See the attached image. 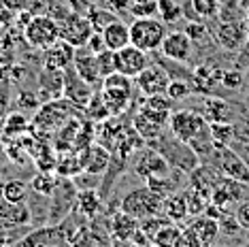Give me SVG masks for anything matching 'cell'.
I'll use <instances>...</instances> for the list:
<instances>
[{
    "label": "cell",
    "mask_w": 249,
    "mask_h": 247,
    "mask_svg": "<svg viewBox=\"0 0 249 247\" xmlns=\"http://www.w3.org/2000/svg\"><path fill=\"white\" fill-rule=\"evenodd\" d=\"M192 94V86L188 81H181V79H171L166 88V96L173 100V103H177V100H183L188 98Z\"/></svg>",
    "instance_id": "60d3db41"
},
{
    "label": "cell",
    "mask_w": 249,
    "mask_h": 247,
    "mask_svg": "<svg viewBox=\"0 0 249 247\" xmlns=\"http://www.w3.org/2000/svg\"><path fill=\"white\" fill-rule=\"evenodd\" d=\"M83 154H86V168H83V173H88V175H103L107 173V168H109V162H111V151L105 147V145H96L92 143L89 147L83 149Z\"/></svg>",
    "instance_id": "7402d4cb"
},
{
    "label": "cell",
    "mask_w": 249,
    "mask_h": 247,
    "mask_svg": "<svg viewBox=\"0 0 249 247\" xmlns=\"http://www.w3.org/2000/svg\"><path fill=\"white\" fill-rule=\"evenodd\" d=\"M166 24L158 18H143V19H134L130 24V43L134 47L143 49V52H158L160 45L166 36Z\"/></svg>",
    "instance_id": "277c9868"
},
{
    "label": "cell",
    "mask_w": 249,
    "mask_h": 247,
    "mask_svg": "<svg viewBox=\"0 0 249 247\" xmlns=\"http://www.w3.org/2000/svg\"><path fill=\"white\" fill-rule=\"evenodd\" d=\"M215 154H217L219 175L249 185V164L243 160L241 154H236L230 145H222V143H215Z\"/></svg>",
    "instance_id": "9c48e42d"
},
{
    "label": "cell",
    "mask_w": 249,
    "mask_h": 247,
    "mask_svg": "<svg viewBox=\"0 0 249 247\" xmlns=\"http://www.w3.org/2000/svg\"><path fill=\"white\" fill-rule=\"evenodd\" d=\"M128 13L132 15L134 19L158 18V0H132Z\"/></svg>",
    "instance_id": "8d00e7d4"
},
{
    "label": "cell",
    "mask_w": 249,
    "mask_h": 247,
    "mask_svg": "<svg viewBox=\"0 0 249 247\" xmlns=\"http://www.w3.org/2000/svg\"><path fill=\"white\" fill-rule=\"evenodd\" d=\"M58 175L55 173H36L35 177H32V181H30V190L35 194L38 196H43V198H49V196L53 194V190H55V185H58Z\"/></svg>",
    "instance_id": "d6a6232c"
},
{
    "label": "cell",
    "mask_w": 249,
    "mask_h": 247,
    "mask_svg": "<svg viewBox=\"0 0 249 247\" xmlns=\"http://www.w3.org/2000/svg\"><path fill=\"white\" fill-rule=\"evenodd\" d=\"M28 192H30V185L21 179H9L7 183L0 185V196L11 203H26Z\"/></svg>",
    "instance_id": "1f68e13d"
},
{
    "label": "cell",
    "mask_w": 249,
    "mask_h": 247,
    "mask_svg": "<svg viewBox=\"0 0 249 247\" xmlns=\"http://www.w3.org/2000/svg\"><path fill=\"white\" fill-rule=\"evenodd\" d=\"M96 64H98V72L100 77H109L113 72H117V64H115V52L111 49H105V52L96 53Z\"/></svg>",
    "instance_id": "ab89813d"
},
{
    "label": "cell",
    "mask_w": 249,
    "mask_h": 247,
    "mask_svg": "<svg viewBox=\"0 0 249 247\" xmlns=\"http://www.w3.org/2000/svg\"><path fill=\"white\" fill-rule=\"evenodd\" d=\"M11 11H26L32 4V0H2Z\"/></svg>",
    "instance_id": "db71d44e"
},
{
    "label": "cell",
    "mask_w": 249,
    "mask_h": 247,
    "mask_svg": "<svg viewBox=\"0 0 249 247\" xmlns=\"http://www.w3.org/2000/svg\"><path fill=\"white\" fill-rule=\"evenodd\" d=\"M58 26H60V38L66 41L69 45H72L75 49L86 47L89 36L94 35V28L89 24L88 15L72 13V11L66 15V18H62L58 21Z\"/></svg>",
    "instance_id": "8fae6325"
},
{
    "label": "cell",
    "mask_w": 249,
    "mask_h": 247,
    "mask_svg": "<svg viewBox=\"0 0 249 247\" xmlns=\"http://www.w3.org/2000/svg\"><path fill=\"white\" fill-rule=\"evenodd\" d=\"M147 145L154 147L173 168H179V171L188 173V175L200 164V158H198L196 151L192 149L188 143H183V141H179L177 137H173V134L168 137L166 132H162L160 137L154 139V141H149Z\"/></svg>",
    "instance_id": "6da1fadb"
},
{
    "label": "cell",
    "mask_w": 249,
    "mask_h": 247,
    "mask_svg": "<svg viewBox=\"0 0 249 247\" xmlns=\"http://www.w3.org/2000/svg\"><path fill=\"white\" fill-rule=\"evenodd\" d=\"M190 4L200 19H213L219 15V0H190Z\"/></svg>",
    "instance_id": "74e56055"
},
{
    "label": "cell",
    "mask_w": 249,
    "mask_h": 247,
    "mask_svg": "<svg viewBox=\"0 0 249 247\" xmlns=\"http://www.w3.org/2000/svg\"><path fill=\"white\" fill-rule=\"evenodd\" d=\"M132 160H134L132 171L137 173L141 179H145V181L162 179L173 171V166L168 164V162L164 160L154 147H149V145H147V147H141L137 154L132 156Z\"/></svg>",
    "instance_id": "52a82bcc"
},
{
    "label": "cell",
    "mask_w": 249,
    "mask_h": 247,
    "mask_svg": "<svg viewBox=\"0 0 249 247\" xmlns=\"http://www.w3.org/2000/svg\"><path fill=\"white\" fill-rule=\"evenodd\" d=\"M247 247H249V234H247Z\"/></svg>",
    "instance_id": "680465c9"
},
{
    "label": "cell",
    "mask_w": 249,
    "mask_h": 247,
    "mask_svg": "<svg viewBox=\"0 0 249 247\" xmlns=\"http://www.w3.org/2000/svg\"><path fill=\"white\" fill-rule=\"evenodd\" d=\"M88 19H89V24H92L94 32H103L113 19H117V15L113 13L111 9H105V7H89Z\"/></svg>",
    "instance_id": "e575fe53"
},
{
    "label": "cell",
    "mask_w": 249,
    "mask_h": 247,
    "mask_svg": "<svg viewBox=\"0 0 249 247\" xmlns=\"http://www.w3.org/2000/svg\"><path fill=\"white\" fill-rule=\"evenodd\" d=\"M207 126V120L202 117V113L192 109H181L177 113H173L168 117V128H171V134L177 137L179 141L183 143H192L194 139L200 134V130Z\"/></svg>",
    "instance_id": "ba28073f"
},
{
    "label": "cell",
    "mask_w": 249,
    "mask_h": 247,
    "mask_svg": "<svg viewBox=\"0 0 249 247\" xmlns=\"http://www.w3.org/2000/svg\"><path fill=\"white\" fill-rule=\"evenodd\" d=\"M115 64H117V72L128 75L134 79V77H139L151 62L147 58V52L134 47V45L130 43L124 49H120V52H115Z\"/></svg>",
    "instance_id": "5bb4252c"
},
{
    "label": "cell",
    "mask_w": 249,
    "mask_h": 247,
    "mask_svg": "<svg viewBox=\"0 0 249 247\" xmlns=\"http://www.w3.org/2000/svg\"><path fill=\"white\" fill-rule=\"evenodd\" d=\"M202 117L207 120V124H211V122H230V117H232L230 105L226 103V100H222V98H207Z\"/></svg>",
    "instance_id": "f546056e"
},
{
    "label": "cell",
    "mask_w": 249,
    "mask_h": 247,
    "mask_svg": "<svg viewBox=\"0 0 249 247\" xmlns=\"http://www.w3.org/2000/svg\"><path fill=\"white\" fill-rule=\"evenodd\" d=\"M234 217H236V222H239V226H241L243 230H247V232H249V198L241 200V203L236 205V209H234Z\"/></svg>",
    "instance_id": "c3c4849f"
},
{
    "label": "cell",
    "mask_w": 249,
    "mask_h": 247,
    "mask_svg": "<svg viewBox=\"0 0 249 247\" xmlns=\"http://www.w3.org/2000/svg\"><path fill=\"white\" fill-rule=\"evenodd\" d=\"M243 83H245V77H243L241 71H224L222 86L226 89H230V92H239V89L243 88Z\"/></svg>",
    "instance_id": "7bdbcfd3"
},
{
    "label": "cell",
    "mask_w": 249,
    "mask_h": 247,
    "mask_svg": "<svg viewBox=\"0 0 249 247\" xmlns=\"http://www.w3.org/2000/svg\"><path fill=\"white\" fill-rule=\"evenodd\" d=\"M7 247H69V239L62 234L58 224H55V226L49 224V226L32 230L26 237L9 243Z\"/></svg>",
    "instance_id": "7c38bea8"
},
{
    "label": "cell",
    "mask_w": 249,
    "mask_h": 247,
    "mask_svg": "<svg viewBox=\"0 0 249 247\" xmlns=\"http://www.w3.org/2000/svg\"><path fill=\"white\" fill-rule=\"evenodd\" d=\"M83 113H86V117L89 122H96V124H100V122L113 117L109 106H107V103H105V98H103V92H94L92 94V98H89L88 105L83 106Z\"/></svg>",
    "instance_id": "4dcf8cb0"
},
{
    "label": "cell",
    "mask_w": 249,
    "mask_h": 247,
    "mask_svg": "<svg viewBox=\"0 0 249 247\" xmlns=\"http://www.w3.org/2000/svg\"><path fill=\"white\" fill-rule=\"evenodd\" d=\"M162 213L171 222H175V224L183 222L185 217L190 215V213H188V196H185V190H179V192L166 196V198H164V205H162Z\"/></svg>",
    "instance_id": "4316f807"
},
{
    "label": "cell",
    "mask_w": 249,
    "mask_h": 247,
    "mask_svg": "<svg viewBox=\"0 0 249 247\" xmlns=\"http://www.w3.org/2000/svg\"><path fill=\"white\" fill-rule=\"evenodd\" d=\"M77 194H79V190L72 179H69V177L58 179V185H55L53 194L49 196V198H52V205H49V224H52V226L60 224L69 213L75 211Z\"/></svg>",
    "instance_id": "5b68a950"
},
{
    "label": "cell",
    "mask_w": 249,
    "mask_h": 247,
    "mask_svg": "<svg viewBox=\"0 0 249 247\" xmlns=\"http://www.w3.org/2000/svg\"><path fill=\"white\" fill-rule=\"evenodd\" d=\"M130 2L132 0H109V9L120 18V13H128L130 11Z\"/></svg>",
    "instance_id": "816d5d0a"
},
{
    "label": "cell",
    "mask_w": 249,
    "mask_h": 247,
    "mask_svg": "<svg viewBox=\"0 0 249 247\" xmlns=\"http://www.w3.org/2000/svg\"><path fill=\"white\" fill-rule=\"evenodd\" d=\"M188 228L205 247H211L219 237V222L213 220V217H207L205 213H202V215H196L194 222H192Z\"/></svg>",
    "instance_id": "cb8c5ba5"
},
{
    "label": "cell",
    "mask_w": 249,
    "mask_h": 247,
    "mask_svg": "<svg viewBox=\"0 0 249 247\" xmlns=\"http://www.w3.org/2000/svg\"><path fill=\"white\" fill-rule=\"evenodd\" d=\"M132 247H151V245H132Z\"/></svg>",
    "instance_id": "9f6ffc18"
},
{
    "label": "cell",
    "mask_w": 249,
    "mask_h": 247,
    "mask_svg": "<svg viewBox=\"0 0 249 247\" xmlns=\"http://www.w3.org/2000/svg\"><path fill=\"white\" fill-rule=\"evenodd\" d=\"M177 247H205V245H202L200 241H198L194 234L190 232V228L185 226L183 230H181V241H179V245H177Z\"/></svg>",
    "instance_id": "f907efd6"
},
{
    "label": "cell",
    "mask_w": 249,
    "mask_h": 247,
    "mask_svg": "<svg viewBox=\"0 0 249 247\" xmlns=\"http://www.w3.org/2000/svg\"><path fill=\"white\" fill-rule=\"evenodd\" d=\"M147 106L158 111H171L173 109V100L166 96V94H156V96H147Z\"/></svg>",
    "instance_id": "bcb514c9"
},
{
    "label": "cell",
    "mask_w": 249,
    "mask_h": 247,
    "mask_svg": "<svg viewBox=\"0 0 249 247\" xmlns=\"http://www.w3.org/2000/svg\"><path fill=\"white\" fill-rule=\"evenodd\" d=\"M162 205H164V198L145 183L141 188H134L124 194L120 203V211L137 217V220H145V217L162 213Z\"/></svg>",
    "instance_id": "7a4b0ae2"
},
{
    "label": "cell",
    "mask_w": 249,
    "mask_h": 247,
    "mask_svg": "<svg viewBox=\"0 0 249 247\" xmlns=\"http://www.w3.org/2000/svg\"><path fill=\"white\" fill-rule=\"evenodd\" d=\"M103 98L109 106L111 115H122L132 103V89H117V88H100Z\"/></svg>",
    "instance_id": "83f0119b"
},
{
    "label": "cell",
    "mask_w": 249,
    "mask_h": 247,
    "mask_svg": "<svg viewBox=\"0 0 249 247\" xmlns=\"http://www.w3.org/2000/svg\"><path fill=\"white\" fill-rule=\"evenodd\" d=\"M158 15L162 18V21L164 24H173V21H177L181 15V7L175 0H158Z\"/></svg>",
    "instance_id": "f35d334b"
},
{
    "label": "cell",
    "mask_w": 249,
    "mask_h": 247,
    "mask_svg": "<svg viewBox=\"0 0 249 247\" xmlns=\"http://www.w3.org/2000/svg\"><path fill=\"white\" fill-rule=\"evenodd\" d=\"M168 83H171V75H168L166 69H162L160 64H149L139 77H134V86L139 88V92L143 94V96L166 94Z\"/></svg>",
    "instance_id": "4fadbf2b"
},
{
    "label": "cell",
    "mask_w": 249,
    "mask_h": 247,
    "mask_svg": "<svg viewBox=\"0 0 249 247\" xmlns=\"http://www.w3.org/2000/svg\"><path fill=\"white\" fill-rule=\"evenodd\" d=\"M222 230L226 234H239V230H243V228L239 226L236 217L230 215V211H226L222 215V220H219V232H222Z\"/></svg>",
    "instance_id": "7dc6e473"
},
{
    "label": "cell",
    "mask_w": 249,
    "mask_h": 247,
    "mask_svg": "<svg viewBox=\"0 0 249 247\" xmlns=\"http://www.w3.org/2000/svg\"><path fill=\"white\" fill-rule=\"evenodd\" d=\"M0 222L7 226H28L32 222L30 207L26 203H11L0 196Z\"/></svg>",
    "instance_id": "44dd1931"
},
{
    "label": "cell",
    "mask_w": 249,
    "mask_h": 247,
    "mask_svg": "<svg viewBox=\"0 0 249 247\" xmlns=\"http://www.w3.org/2000/svg\"><path fill=\"white\" fill-rule=\"evenodd\" d=\"M181 230L183 228H181L179 224L168 222L166 226H162L156 232V237L151 239V243L158 245V247H177L179 241H181Z\"/></svg>",
    "instance_id": "836d02e7"
},
{
    "label": "cell",
    "mask_w": 249,
    "mask_h": 247,
    "mask_svg": "<svg viewBox=\"0 0 249 247\" xmlns=\"http://www.w3.org/2000/svg\"><path fill=\"white\" fill-rule=\"evenodd\" d=\"M86 47H88L92 53L105 52V49H107V43H105V38H103V32H94V35L89 36V41H88Z\"/></svg>",
    "instance_id": "681fc988"
},
{
    "label": "cell",
    "mask_w": 249,
    "mask_h": 247,
    "mask_svg": "<svg viewBox=\"0 0 249 247\" xmlns=\"http://www.w3.org/2000/svg\"><path fill=\"white\" fill-rule=\"evenodd\" d=\"M77 49L69 45L66 41H55L53 45H49L47 49H43V69L49 71H66L69 66H72Z\"/></svg>",
    "instance_id": "ac0fdd59"
},
{
    "label": "cell",
    "mask_w": 249,
    "mask_h": 247,
    "mask_svg": "<svg viewBox=\"0 0 249 247\" xmlns=\"http://www.w3.org/2000/svg\"><path fill=\"white\" fill-rule=\"evenodd\" d=\"M28 130V120L24 115H19V113H13L7 120V126H4V132L7 134H19V132H24Z\"/></svg>",
    "instance_id": "f6af8a7d"
},
{
    "label": "cell",
    "mask_w": 249,
    "mask_h": 247,
    "mask_svg": "<svg viewBox=\"0 0 249 247\" xmlns=\"http://www.w3.org/2000/svg\"><path fill=\"white\" fill-rule=\"evenodd\" d=\"M247 32H249V21H247Z\"/></svg>",
    "instance_id": "91938a15"
},
{
    "label": "cell",
    "mask_w": 249,
    "mask_h": 247,
    "mask_svg": "<svg viewBox=\"0 0 249 247\" xmlns=\"http://www.w3.org/2000/svg\"><path fill=\"white\" fill-rule=\"evenodd\" d=\"M217 43L222 45L224 49L228 52H239V49L245 47L247 38H249V32H247V24L245 21H239V19H226L217 26Z\"/></svg>",
    "instance_id": "9a60e30c"
},
{
    "label": "cell",
    "mask_w": 249,
    "mask_h": 247,
    "mask_svg": "<svg viewBox=\"0 0 249 247\" xmlns=\"http://www.w3.org/2000/svg\"><path fill=\"white\" fill-rule=\"evenodd\" d=\"M134 79L128 75H122V72H113V75L105 77L103 79V88H117V89H132Z\"/></svg>",
    "instance_id": "b9f144b4"
},
{
    "label": "cell",
    "mask_w": 249,
    "mask_h": 247,
    "mask_svg": "<svg viewBox=\"0 0 249 247\" xmlns=\"http://www.w3.org/2000/svg\"><path fill=\"white\" fill-rule=\"evenodd\" d=\"M38 86H41V92L47 94L49 100L60 98L64 94V71L43 69V72L38 75Z\"/></svg>",
    "instance_id": "f1b7e54d"
},
{
    "label": "cell",
    "mask_w": 249,
    "mask_h": 247,
    "mask_svg": "<svg viewBox=\"0 0 249 247\" xmlns=\"http://www.w3.org/2000/svg\"><path fill=\"white\" fill-rule=\"evenodd\" d=\"M19 105H21V106H26V105H28L30 109H38V98H36L32 92H21Z\"/></svg>",
    "instance_id": "f5cc1de1"
},
{
    "label": "cell",
    "mask_w": 249,
    "mask_h": 247,
    "mask_svg": "<svg viewBox=\"0 0 249 247\" xmlns=\"http://www.w3.org/2000/svg\"><path fill=\"white\" fill-rule=\"evenodd\" d=\"M94 92L96 89L89 86L86 79H81L72 66H69V69L64 71V98L75 103L79 109H83V106L88 105V100L92 98Z\"/></svg>",
    "instance_id": "2e32d148"
},
{
    "label": "cell",
    "mask_w": 249,
    "mask_h": 247,
    "mask_svg": "<svg viewBox=\"0 0 249 247\" xmlns=\"http://www.w3.org/2000/svg\"><path fill=\"white\" fill-rule=\"evenodd\" d=\"M247 21H249V9H247Z\"/></svg>",
    "instance_id": "6f0895ef"
},
{
    "label": "cell",
    "mask_w": 249,
    "mask_h": 247,
    "mask_svg": "<svg viewBox=\"0 0 249 247\" xmlns=\"http://www.w3.org/2000/svg\"><path fill=\"white\" fill-rule=\"evenodd\" d=\"M209 130L215 143L230 145L232 147V139H234V126L230 122H211L209 124Z\"/></svg>",
    "instance_id": "d590c367"
},
{
    "label": "cell",
    "mask_w": 249,
    "mask_h": 247,
    "mask_svg": "<svg viewBox=\"0 0 249 247\" xmlns=\"http://www.w3.org/2000/svg\"><path fill=\"white\" fill-rule=\"evenodd\" d=\"M103 38L107 43V49L111 52H120L126 45H130V26L122 18L113 19L109 26L103 30Z\"/></svg>",
    "instance_id": "d4e9b609"
},
{
    "label": "cell",
    "mask_w": 249,
    "mask_h": 247,
    "mask_svg": "<svg viewBox=\"0 0 249 247\" xmlns=\"http://www.w3.org/2000/svg\"><path fill=\"white\" fill-rule=\"evenodd\" d=\"M13 13H15V11H11V9L7 7V4H4L2 0H0V26L7 24V21H9L11 18H13Z\"/></svg>",
    "instance_id": "11a10c76"
},
{
    "label": "cell",
    "mask_w": 249,
    "mask_h": 247,
    "mask_svg": "<svg viewBox=\"0 0 249 247\" xmlns=\"http://www.w3.org/2000/svg\"><path fill=\"white\" fill-rule=\"evenodd\" d=\"M168 117H171L168 111H158V109H151V106L143 105L137 113H134L132 126H134V130L145 139V143H149L164 132V128H166V124H168Z\"/></svg>",
    "instance_id": "30bf717a"
},
{
    "label": "cell",
    "mask_w": 249,
    "mask_h": 247,
    "mask_svg": "<svg viewBox=\"0 0 249 247\" xmlns=\"http://www.w3.org/2000/svg\"><path fill=\"white\" fill-rule=\"evenodd\" d=\"M103 196L96 188H86V190H79L77 194V205H75V211L81 213L86 220H94L103 213Z\"/></svg>",
    "instance_id": "603a6c76"
},
{
    "label": "cell",
    "mask_w": 249,
    "mask_h": 247,
    "mask_svg": "<svg viewBox=\"0 0 249 247\" xmlns=\"http://www.w3.org/2000/svg\"><path fill=\"white\" fill-rule=\"evenodd\" d=\"M72 69H75L77 75L81 77V79H86L94 89L103 83V77H100V72H98V64H96V53H92L88 47H79L75 52Z\"/></svg>",
    "instance_id": "d6986e66"
},
{
    "label": "cell",
    "mask_w": 249,
    "mask_h": 247,
    "mask_svg": "<svg viewBox=\"0 0 249 247\" xmlns=\"http://www.w3.org/2000/svg\"><path fill=\"white\" fill-rule=\"evenodd\" d=\"M160 52L166 60L173 62H188L192 55V41L183 30H173L164 36Z\"/></svg>",
    "instance_id": "e0dca14e"
},
{
    "label": "cell",
    "mask_w": 249,
    "mask_h": 247,
    "mask_svg": "<svg viewBox=\"0 0 249 247\" xmlns=\"http://www.w3.org/2000/svg\"><path fill=\"white\" fill-rule=\"evenodd\" d=\"M139 232V220L124 211H117L109 220V234L120 243H130Z\"/></svg>",
    "instance_id": "ffe728a7"
},
{
    "label": "cell",
    "mask_w": 249,
    "mask_h": 247,
    "mask_svg": "<svg viewBox=\"0 0 249 247\" xmlns=\"http://www.w3.org/2000/svg\"><path fill=\"white\" fill-rule=\"evenodd\" d=\"M183 32L190 36V41L192 43H200L202 38L207 36V24L205 21H200V19H196V21H188L185 24V28H183Z\"/></svg>",
    "instance_id": "ee69618b"
},
{
    "label": "cell",
    "mask_w": 249,
    "mask_h": 247,
    "mask_svg": "<svg viewBox=\"0 0 249 247\" xmlns=\"http://www.w3.org/2000/svg\"><path fill=\"white\" fill-rule=\"evenodd\" d=\"M222 69H213V66H198V69L192 72V89L200 94H213L215 83H222Z\"/></svg>",
    "instance_id": "484cf974"
},
{
    "label": "cell",
    "mask_w": 249,
    "mask_h": 247,
    "mask_svg": "<svg viewBox=\"0 0 249 247\" xmlns=\"http://www.w3.org/2000/svg\"><path fill=\"white\" fill-rule=\"evenodd\" d=\"M24 38L30 47L36 49H47L49 45L60 41V26L58 21L49 15H32L26 21L24 28Z\"/></svg>",
    "instance_id": "8992f818"
},
{
    "label": "cell",
    "mask_w": 249,
    "mask_h": 247,
    "mask_svg": "<svg viewBox=\"0 0 249 247\" xmlns=\"http://www.w3.org/2000/svg\"><path fill=\"white\" fill-rule=\"evenodd\" d=\"M79 115V106L71 103L69 98H53L47 100L43 106H38L32 126L36 130H60L66 122Z\"/></svg>",
    "instance_id": "3957f363"
}]
</instances>
